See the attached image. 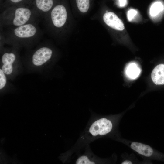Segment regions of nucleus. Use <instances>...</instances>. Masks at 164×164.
<instances>
[{
    "label": "nucleus",
    "mask_w": 164,
    "mask_h": 164,
    "mask_svg": "<svg viewBox=\"0 0 164 164\" xmlns=\"http://www.w3.org/2000/svg\"><path fill=\"white\" fill-rule=\"evenodd\" d=\"M163 9V5L161 2H156L153 3L150 8V14L152 16H155L162 11Z\"/></svg>",
    "instance_id": "nucleus-13"
},
{
    "label": "nucleus",
    "mask_w": 164,
    "mask_h": 164,
    "mask_svg": "<svg viewBox=\"0 0 164 164\" xmlns=\"http://www.w3.org/2000/svg\"><path fill=\"white\" fill-rule=\"evenodd\" d=\"M103 19L104 22L113 29L121 31L125 28L122 21L113 12H110L105 13Z\"/></svg>",
    "instance_id": "nucleus-8"
},
{
    "label": "nucleus",
    "mask_w": 164,
    "mask_h": 164,
    "mask_svg": "<svg viewBox=\"0 0 164 164\" xmlns=\"http://www.w3.org/2000/svg\"><path fill=\"white\" fill-rule=\"evenodd\" d=\"M151 78L156 84H164V64H160L155 67L151 73Z\"/></svg>",
    "instance_id": "nucleus-10"
},
{
    "label": "nucleus",
    "mask_w": 164,
    "mask_h": 164,
    "mask_svg": "<svg viewBox=\"0 0 164 164\" xmlns=\"http://www.w3.org/2000/svg\"><path fill=\"white\" fill-rule=\"evenodd\" d=\"M40 17L31 7L23 6H9L3 9L0 15V28L19 26L39 22Z\"/></svg>",
    "instance_id": "nucleus-1"
},
{
    "label": "nucleus",
    "mask_w": 164,
    "mask_h": 164,
    "mask_svg": "<svg viewBox=\"0 0 164 164\" xmlns=\"http://www.w3.org/2000/svg\"><path fill=\"white\" fill-rule=\"evenodd\" d=\"M121 116L116 115L100 118L90 125L87 134L94 138L108 135L114 131Z\"/></svg>",
    "instance_id": "nucleus-3"
},
{
    "label": "nucleus",
    "mask_w": 164,
    "mask_h": 164,
    "mask_svg": "<svg viewBox=\"0 0 164 164\" xmlns=\"http://www.w3.org/2000/svg\"><path fill=\"white\" fill-rule=\"evenodd\" d=\"M137 14V11L134 9H131L129 10L127 13V17L128 20L131 21Z\"/></svg>",
    "instance_id": "nucleus-17"
},
{
    "label": "nucleus",
    "mask_w": 164,
    "mask_h": 164,
    "mask_svg": "<svg viewBox=\"0 0 164 164\" xmlns=\"http://www.w3.org/2000/svg\"><path fill=\"white\" fill-rule=\"evenodd\" d=\"M53 53V50L50 48L46 46L40 47L33 54L32 63L36 66L41 65L51 59Z\"/></svg>",
    "instance_id": "nucleus-7"
},
{
    "label": "nucleus",
    "mask_w": 164,
    "mask_h": 164,
    "mask_svg": "<svg viewBox=\"0 0 164 164\" xmlns=\"http://www.w3.org/2000/svg\"><path fill=\"white\" fill-rule=\"evenodd\" d=\"M32 0H4L1 3L2 10L7 7L14 6H23L32 7Z\"/></svg>",
    "instance_id": "nucleus-11"
},
{
    "label": "nucleus",
    "mask_w": 164,
    "mask_h": 164,
    "mask_svg": "<svg viewBox=\"0 0 164 164\" xmlns=\"http://www.w3.org/2000/svg\"><path fill=\"white\" fill-rule=\"evenodd\" d=\"M120 6L123 7L125 6L127 4L126 0H118Z\"/></svg>",
    "instance_id": "nucleus-18"
},
{
    "label": "nucleus",
    "mask_w": 164,
    "mask_h": 164,
    "mask_svg": "<svg viewBox=\"0 0 164 164\" xmlns=\"http://www.w3.org/2000/svg\"><path fill=\"white\" fill-rule=\"evenodd\" d=\"M67 13L65 7L62 4L55 5L43 19L47 32L53 28L60 29L65 26Z\"/></svg>",
    "instance_id": "nucleus-4"
},
{
    "label": "nucleus",
    "mask_w": 164,
    "mask_h": 164,
    "mask_svg": "<svg viewBox=\"0 0 164 164\" xmlns=\"http://www.w3.org/2000/svg\"><path fill=\"white\" fill-rule=\"evenodd\" d=\"M77 5L79 10L85 13L88 10L90 6L89 0H76Z\"/></svg>",
    "instance_id": "nucleus-14"
},
{
    "label": "nucleus",
    "mask_w": 164,
    "mask_h": 164,
    "mask_svg": "<svg viewBox=\"0 0 164 164\" xmlns=\"http://www.w3.org/2000/svg\"><path fill=\"white\" fill-rule=\"evenodd\" d=\"M6 83V79L4 73L2 69H0V89L3 88Z\"/></svg>",
    "instance_id": "nucleus-16"
},
{
    "label": "nucleus",
    "mask_w": 164,
    "mask_h": 164,
    "mask_svg": "<svg viewBox=\"0 0 164 164\" xmlns=\"http://www.w3.org/2000/svg\"><path fill=\"white\" fill-rule=\"evenodd\" d=\"M39 22L29 23L19 26L5 28L2 31L5 42L13 44L35 41L41 38L43 32Z\"/></svg>",
    "instance_id": "nucleus-2"
},
{
    "label": "nucleus",
    "mask_w": 164,
    "mask_h": 164,
    "mask_svg": "<svg viewBox=\"0 0 164 164\" xmlns=\"http://www.w3.org/2000/svg\"><path fill=\"white\" fill-rule=\"evenodd\" d=\"M16 58L14 53L5 52L2 56V61L3 63L2 70L5 73L8 75L12 73L13 67L12 64Z\"/></svg>",
    "instance_id": "nucleus-9"
},
{
    "label": "nucleus",
    "mask_w": 164,
    "mask_h": 164,
    "mask_svg": "<svg viewBox=\"0 0 164 164\" xmlns=\"http://www.w3.org/2000/svg\"><path fill=\"white\" fill-rule=\"evenodd\" d=\"M95 163L94 160L91 159L87 155H84L79 157L76 162V164H95Z\"/></svg>",
    "instance_id": "nucleus-15"
},
{
    "label": "nucleus",
    "mask_w": 164,
    "mask_h": 164,
    "mask_svg": "<svg viewBox=\"0 0 164 164\" xmlns=\"http://www.w3.org/2000/svg\"><path fill=\"white\" fill-rule=\"evenodd\" d=\"M121 142L144 158L164 162V154L144 144L122 139Z\"/></svg>",
    "instance_id": "nucleus-5"
},
{
    "label": "nucleus",
    "mask_w": 164,
    "mask_h": 164,
    "mask_svg": "<svg viewBox=\"0 0 164 164\" xmlns=\"http://www.w3.org/2000/svg\"><path fill=\"white\" fill-rule=\"evenodd\" d=\"M54 0H32V8L43 19L55 5Z\"/></svg>",
    "instance_id": "nucleus-6"
},
{
    "label": "nucleus",
    "mask_w": 164,
    "mask_h": 164,
    "mask_svg": "<svg viewBox=\"0 0 164 164\" xmlns=\"http://www.w3.org/2000/svg\"><path fill=\"white\" fill-rule=\"evenodd\" d=\"M125 72L129 78L134 79L139 76L141 72V70L135 63H132L127 66Z\"/></svg>",
    "instance_id": "nucleus-12"
}]
</instances>
